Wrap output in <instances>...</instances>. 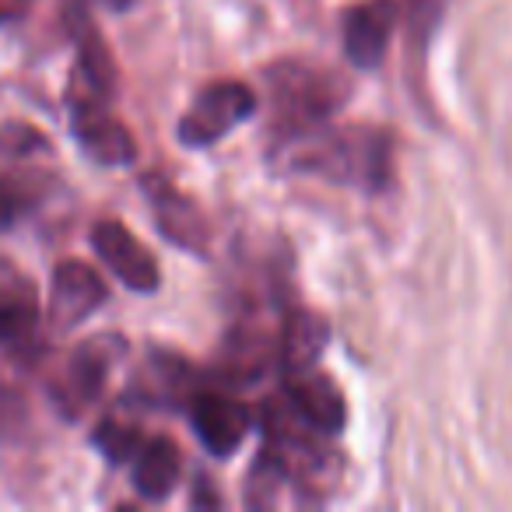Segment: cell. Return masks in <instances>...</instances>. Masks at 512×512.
I'll return each instance as SVG.
<instances>
[{"label":"cell","mask_w":512,"mask_h":512,"mask_svg":"<svg viewBox=\"0 0 512 512\" xmlns=\"http://www.w3.org/2000/svg\"><path fill=\"white\" fill-rule=\"evenodd\" d=\"M295 165L334 183L379 190L390 179V137L376 127H337L306 134Z\"/></svg>","instance_id":"1"},{"label":"cell","mask_w":512,"mask_h":512,"mask_svg":"<svg viewBox=\"0 0 512 512\" xmlns=\"http://www.w3.org/2000/svg\"><path fill=\"white\" fill-rule=\"evenodd\" d=\"M256 113V92L242 81H214L193 99L176 127V137L186 148H207L232 134L239 123Z\"/></svg>","instance_id":"2"},{"label":"cell","mask_w":512,"mask_h":512,"mask_svg":"<svg viewBox=\"0 0 512 512\" xmlns=\"http://www.w3.org/2000/svg\"><path fill=\"white\" fill-rule=\"evenodd\" d=\"M274 85V113L288 120L295 130L330 116L344 102V85L334 74L313 71V67L281 64L271 71Z\"/></svg>","instance_id":"3"},{"label":"cell","mask_w":512,"mask_h":512,"mask_svg":"<svg viewBox=\"0 0 512 512\" xmlns=\"http://www.w3.org/2000/svg\"><path fill=\"white\" fill-rule=\"evenodd\" d=\"M92 246L99 260L130 288V292H155L162 274H158L155 256L148 253L141 239H134L123 221H95L92 228Z\"/></svg>","instance_id":"4"},{"label":"cell","mask_w":512,"mask_h":512,"mask_svg":"<svg viewBox=\"0 0 512 512\" xmlns=\"http://www.w3.org/2000/svg\"><path fill=\"white\" fill-rule=\"evenodd\" d=\"M71 127L81 148L99 165H130L137 155V144L130 130L106 109L102 95H81L71 106Z\"/></svg>","instance_id":"5"},{"label":"cell","mask_w":512,"mask_h":512,"mask_svg":"<svg viewBox=\"0 0 512 512\" xmlns=\"http://www.w3.org/2000/svg\"><path fill=\"white\" fill-rule=\"evenodd\" d=\"M102 302H106V281L88 264H81V260H64V264L53 271V285H50L53 330L67 334V330L81 327Z\"/></svg>","instance_id":"6"},{"label":"cell","mask_w":512,"mask_h":512,"mask_svg":"<svg viewBox=\"0 0 512 512\" xmlns=\"http://www.w3.org/2000/svg\"><path fill=\"white\" fill-rule=\"evenodd\" d=\"M116 355H120V341H88L85 348H78L67 358L64 372L53 386L67 414H78L81 407H88L99 397Z\"/></svg>","instance_id":"7"},{"label":"cell","mask_w":512,"mask_h":512,"mask_svg":"<svg viewBox=\"0 0 512 512\" xmlns=\"http://www.w3.org/2000/svg\"><path fill=\"white\" fill-rule=\"evenodd\" d=\"M393 22H397L393 0H365L351 8L344 18V53L351 64L365 67V71L383 64L386 50H390Z\"/></svg>","instance_id":"8"},{"label":"cell","mask_w":512,"mask_h":512,"mask_svg":"<svg viewBox=\"0 0 512 512\" xmlns=\"http://www.w3.org/2000/svg\"><path fill=\"white\" fill-rule=\"evenodd\" d=\"M288 404H292L295 418L302 425H309L313 432L323 435H337L344 428V421H348V407H344L337 383L313 369L292 372V379H288Z\"/></svg>","instance_id":"9"},{"label":"cell","mask_w":512,"mask_h":512,"mask_svg":"<svg viewBox=\"0 0 512 512\" xmlns=\"http://www.w3.org/2000/svg\"><path fill=\"white\" fill-rule=\"evenodd\" d=\"M193 428L204 449H211L214 456H232L249 435V411L221 393H200L193 400Z\"/></svg>","instance_id":"10"},{"label":"cell","mask_w":512,"mask_h":512,"mask_svg":"<svg viewBox=\"0 0 512 512\" xmlns=\"http://www.w3.org/2000/svg\"><path fill=\"white\" fill-rule=\"evenodd\" d=\"M148 200H151V207H155L158 228H162L176 246L204 253L207 249V221H204V214L193 207L190 197H183L176 186L162 183V179H151Z\"/></svg>","instance_id":"11"},{"label":"cell","mask_w":512,"mask_h":512,"mask_svg":"<svg viewBox=\"0 0 512 512\" xmlns=\"http://www.w3.org/2000/svg\"><path fill=\"white\" fill-rule=\"evenodd\" d=\"M179 470H183V456H179V446L165 435L158 439H148L141 449H137L134 460V488L144 502H162V498L172 495L179 481Z\"/></svg>","instance_id":"12"},{"label":"cell","mask_w":512,"mask_h":512,"mask_svg":"<svg viewBox=\"0 0 512 512\" xmlns=\"http://www.w3.org/2000/svg\"><path fill=\"white\" fill-rule=\"evenodd\" d=\"M327 337H330V330L320 316L309 313V309H295L285 320L281 337H278V362L288 369V376H292V372L313 369V362L323 355V348H327Z\"/></svg>","instance_id":"13"},{"label":"cell","mask_w":512,"mask_h":512,"mask_svg":"<svg viewBox=\"0 0 512 512\" xmlns=\"http://www.w3.org/2000/svg\"><path fill=\"white\" fill-rule=\"evenodd\" d=\"M74 32H78V53H81V74L85 81L95 88V95L106 99L109 88H113V57H109L106 43L99 39V29L81 15V22H74Z\"/></svg>","instance_id":"14"},{"label":"cell","mask_w":512,"mask_h":512,"mask_svg":"<svg viewBox=\"0 0 512 512\" xmlns=\"http://www.w3.org/2000/svg\"><path fill=\"white\" fill-rule=\"evenodd\" d=\"M32 337H36V306H32V299L4 295L0 299V344L22 348V344H32Z\"/></svg>","instance_id":"15"},{"label":"cell","mask_w":512,"mask_h":512,"mask_svg":"<svg viewBox=\"0 0 512 512\" xmlns=\"http://www.w3.org/2000/svg\"><path fill=\"white\" fill-rule=\"evenodd\" d=\"M95 446H99L109 460L123 463V460H130V456H137V449H141L144 442L137 428L120 425V421H102V425L95 428Z\"/></svg>","instance_id":"16"},{"label":"cell","mask_w":512,"mask_h":512,"mask_svg":"<svg viewBox=\"0 0 512 512\" xmlns=\"http://www.w3.org/2000/svg\"><path fill=\"white\" fill-rule=\"evenodd\" d=\"M32 204V193L25 183L11 176H0V228H11Z\"/></svg>","instance_id":"17"},{"label":"cell","mask_w":512,"mask_h":512,"mask_svg":"<svg viewBox=\"0 0 512 512\" xmlns=\"http://www.w3.org/2000/svg\"><path fill=\"white\" fill-rule=\"evenodd\" d=\"M25 425V404L15 390L0 386V439L4 435H15Z\"/></svg>","instance_id":"18"},{"label":"cell","mask_w":512,"mask_h":512,"mask_svg":"<svg viewBox=\"0 0 512 512\" xmlns=\"http://www.w3.org/2000/svg\"><path fill=\"white\" fill-rule=\"evenodd\" d=\"M106 4H109L113 11H127L130 4H134V0H106Z\"/></svg>","instance_id":"19"}]
</instances>
